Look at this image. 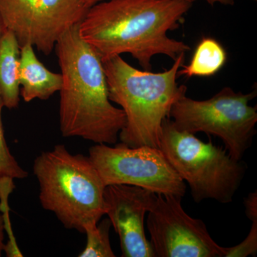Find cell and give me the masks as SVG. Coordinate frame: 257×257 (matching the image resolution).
Instances as JSON below:
<instances>
[{
    "mask_svg": "<svg viewBox=\"0 0 257 257\" xmlns=\"http://www.w3.org/2000/svg\"><path fill=\"white\" fill-rule=\"evenodd\" d=\"M192 3L179 0H104L88 9L79 33L101 60L130 54L145 70L155 56L175 60L190 47L168 36L184 23Z\"/></svg>",
    "mask_w": 257,
    "mask_h": 257,
    "instance_id": "6da1fadb",
    "label": "cell"
},
{
    "mask_svg": "<svg viewBox=\"0 0 257 257\" xmlns=\"http://www.w3.org/2000/svg\"><path fill=\"white\" fill-rule=\"evenodd\" d=\"M55 49L62 76L59 111L62 136L117 143L126 116L111 104L102 60L79 35V24L64 32Z\"/></svg>",
    "mask_w": 257,
    "mask_h": 257,
    "instance_id": "7a4b0ae2",
    "label": "cell"
},
{
    "mask_svg": "<svg viewBox=\"0 0 257 257\" xmlns=\"http://www.w3.org/2000/svg\"><path fill=\"white\" fill-rule=\"evenodd\" d=\"M184 57L185 53H181L170 69L158 73L135 68L120 55L102 61L109 99L121 106L126 116L119 135L121 143L160 148L163 121L187 92V87L177 82Z\"/></svg>",
    "mask_w": 257,
    "mask_h": 257,
    "instance_id": "3957f363",
    "label": "cell"
},
{
    "mask_svg": "<svg viewBox=\"0 0 257 257\" xmlns=\"http://www.w3.org/2000/svg\"><path fill=\"white\" fill-rule=\"evenodd\" d=\"M33 172L42 207L67 229L84 234L106 214V186L89 156L72 155L64 145H55L36 157Z\"/></svg>",
    "mask_w": 257,
    "mask_h": 257,
    "instance_id": "277c9868",
    "label": "cell"
},
{
    "mask_svg": "<svg viewBox=\"0 0 257 257\" xmlns=\"http://www.w3.org/2000/svg\"><path fill=\"white\" fill-rule=\"evenodd\" d=\"M160 149L189 184L194 202H233L246 173V165L241 161L235 160L211 141L205 143L194 134L179 131L170 118L163 121Z\"/></svg>",
    "mask_w": 257,
    "mask_h": 257,
    "instance_id": "5b68a950",
    "label": "cell"
},
{
    "mask_svg": "<svg viewBox=\"0 0 257 257\" xmlns=\"http://www.w3.org/2000/svg\"><path fill=\"white\" fill-rule=\"evenodd\" d=\"M256 96V90L243 94L228 87L206 100L184 94L172 106L170 118L179 131L218 137L230 156L241 161L256 135L257 106L249 104Z\"/></svg>",
    "mask_w": 257,
    "mask_h": 257,
    "instance_id": "8992f818",
    "label": "cell"
},
{
    "mask_svg": "<svg viewBox=\"0 0 257 257\" xmlns=\"http://www.w3.org/2000/svg\"><path fill=\"white\" fill-rule=\"evenodd\" d=\"M89 157L105 186L127 184L181 198L187 190L185 182L160 149L96 144L89 149Z\"/></svg>",
    "mask_w": 257,
    "mask_h": 257,
    "instance_id": "52a82bcc",
    "label": "cell"
},
{
    "mask_svg": "<svg viewBox=\"0 0 257 257\" xmlns=\"http://www.w3.org/2000/svg\"><path fill=\"white\" fill-rule=\"evenodd\" d=\"M88 9L81 0H0L5 28L14 34L20 48L30 44L47 56Z\"/></svg>",
    "mask_w": 257,
    "mask_h": 257,
    "instance_id": "ba28073f",
    "label": "cell"
},
{
    "mask_svg": "<svg viewBox=\"0 0 257 257\" xmlns=\"http://www.w3.org/2000/svg\"><path fill=\"white\" fill-rule=\"evenodd\" d=\"M182 198L157 194L148 211L147 227L157 257H224L226 248L211 238L201 219L184 210Z\"/></svg>",
    "mask_w": 257,
    "mask_h": 257,
    "instance_id": "9c48e42d",
    "label": "cell"
},
{
    "mask_svg": "<svg viewBox=\"0 0 257 257\" xmlns=\"http://www.w3.org/2000/svg\"><path fill=\"white\" fill-rule=\"evenodd\" d=\"M156 194L127 184L106 186V214L119 236L121 256L155 257L147 239L145 218Z\"/></svg>",
    "mask_w": 257,
    "mask_h": 257,
    "instance_id": "30bf717a",
    "label": "cell"
},
{
    "mask_svg": "<svg viewBox=\"0 0 257 257\" xmlns=\"http://www.w3.org/2000/svg\"><path fill=\"white\" fill-rule=\"evenodd\" d=\"M18 80L20 95L24 101L30 102L36 99L47 100L60 92L62 76L49 70L37 58L33 46L26 44L20 48Z\"/></svg>",
    "mask_w": 257,
    "mask_h": 257,
    "instance_id": "8fae6325",
    "label": "cell"
},
{
    "mask_svg": "<svg viewBox=\"0 0 257 257\" xmlns=\"http://www.w3.org/2000/svg\"><path fill=\"white\" fill-rule=\"evenodd\" d=\"M20 47L14 34L5 30L0 38V96L5 107H18L20 99L18 80Z\"/></svg>",
    "mask_w": 257,
    "mask_h": 257,
    "instance_id": "7c38bea8",
    "label": "cell"
},
{
    "mask_svg": "<svg viewBox=\"0 0 257 257\" xmlns=\"http://www.w3.org/2000/svg\"><path fill=\"white\" fill-rule=\"evenodd\" d=\"M226 59V51L219 42L204 37L198 44L189 64L179 69L178 76L211 77L224 67Z\"/></svg>",
    "mask_w": 257,
    "mask_h": 257,
    "instance_id": "4fadbf2b",
    "label": "cell"
},
{
    "mask_svg": "<svg viewBox=\"0 0 257 257\" xmlns=\"http://www.w3.org/2000/svg\"><path fill=\"white\" fill-rule=\"evenodd\" d=\"M111 226L110 220L106 218L97 224L86 229L84 234L87 235V243L78 256L114 257L109 239Z\"/></svg>",
    "mask_w": 257,
    "mask_h": 257,
    "instance_id": "5bb4252c",
    "label": "cell"
},
{
    "mask_svg": "<svg viewBox=\"0 0 257 257\" xmlns=\"http://www.w3.org/2000/svg\"><path fill=\"white\" fill-rule=\"evenodd\" d=\"M14 179L5 177L0 179V210L3 211L2 214L4 219L5 230H6L9 236V241L5 245L4 251L7 256L11 257L23 256L13 235L9 218V206H8V197L15 189Z\"/></svg>",
    "mask_w": 257,
    "mask_h": 257,
    "instance_id": "9a60e30c",
    "label": "cell"
},
{
    "mask_svg": "<svg viewBox=\"0 0 257 257\" xmlns=\"http://www.w3.org/2000/svg\"><path fill=\"white\" fill-rule=\"evenodd\" d=\"M4 104L0 96V179L5 177L13 179H25L28 177V173L22 168L18 161L12 155L5 139L2 121V110Z\"/></svg>",
    "mask_w": 257,
    "mask_h": 257,
    "instance_id": "2e32d148",
    "label": "cell"
},
{
    "mask_svg": "<svg viewBox=\"0 0 257 257\" xmlns=\"http://www.w3.org/2000/svg\"><path fill=\"white\" fill-rule=\"evenodd\" d=\"M257 252V220L252 226L246 239L233 247L226 248L224 257H246L256 256Z\"/></svg>",
    "mask_w": 257,
    "mask_h": 257,
    "instance_id": "e0dca14e",
    "label": "cell"
},
{
    "mask_svg": "<svg viewBox=\"0 0 257 257\" xmlns=\"http://www.w3.org/2000/svg\"><path fill=\"white\" fill-rule=\"evenodd\" d=\"M246 214L251 221L257 220V192L250 193L244 199Z\"/></svg>",
    "mask_w": 257,
    "mask_h": 257,
    "instance_id": "ac0fdd59",
    "label": "cell"
},
{
    "mask_svg": "<svg viewBox=\"0 0 257 257\" xmlns=\"http://www.w3.org/2000/svg\"><path fill=\"white\" fill-rule=\"evenodd\" d=\"M179 1L188 2V3H192L194 2L198 1V0H179ZM205 2L208 5L214 6L216 5H224V6H231L234 4L235 0H202Z\"/></svg>",
    "mask_w": 257,
    "mask_h": 257,
    "instance_id": "d6986e66",
    "label": "cell"
},
{
    "mask_svg": "<svg viewBox=\"0 0 257 257\" xmlns=\"http://www.w3.org/2000/svg\"><path fill=\"white\" fill-rule=\"evenodd\" d=\"M5 224L3 216L0 214V256H2V253L4 251L5 248Z\"/></svg>",
    "mask_w": 257,
    "mask_h": 257,
    "instance_id": "ffe728a7",
    "label": "cell"
},
{
    "mask_svg": "<svg viewBox=\"0 0 257 257\" xmlns=\"http://www.w3.org/2000/svg\"><path fill=\"white\" fill-rule=\"evenodd\" d=\"M86 6L88 8H91L93 5L97 4V3H100V2L104 1V0H81Z\"/></svg>",
    "mask_w": 257,
    "mask_h": 257,
    "instance_id": "44dd1931",
    "label": "cell"
},
{
    "mask_svg": "<svg viewBox=\"0 0 257 257\" xmlns=\"http://www.w3.org/2000/svg\"><path fill=\"white\" fill-rule=\"evenodd\" d=\"M5 30H6V29H5L4 24H3L1 17H0V38H1L2 36H3V35L4 34Z\"/></svg>",
    "mask_w": 257,
    "mask_h": 257,
    "instance_id": "7402d4cb",
    "label": "cell"
}]
</instances>
